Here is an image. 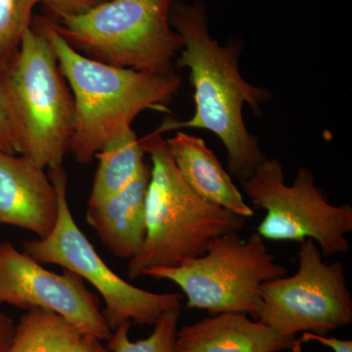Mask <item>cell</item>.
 Returning <instances> with one entry per match:
<instances>
[{"mask_svg": "<svg viewBox=\"0 0 352 352\" xmlns=\"http://www.w3.org/2000/svg\"><path fill=\"white\" fill-rule=\"evenodd\" d=\"M103 340L97 339L94 336L85 335L75 347L69 352H110L102 344Z\"/></svg>", "mask_w": 352, "mask_h": 352, "instance_id": "603a6c76", "label": "cell"}, {"mask_svg": "<svg viewBox=\"0 0 352 352\" xmlns=\"http://www.w3.org/2000/svg\"><path fill=\"white\" fill-rule=\"evenodd\" d=\"M258 320L273 330L296 338L300 333L327 336L352 322V298L340 261H324L314 241L300 243L298 268L261 289Z\"/></svg>", "mask_w": 352, "mask_h": 352, "instance_id": "9c48e42d", "label": "cell"}, {"mask_svg": "<svg viewBox=\"0 0 352 352\" xmlns=\"http://www.w3.org/2000/svg\"><path fill=\"white\" fill-rule=\"evenodd\" d=\"M170 23L182 38L177 67L189 69L196 110L186 122L166 119L155 133L162 135L179 129H207L226 146L229 173L240 182L248 179L266 157L258 138L245 126L243 106L248 104L261 117V104L270 100L271 92L254 87L241 75L242 41L235 39L221 46L210 36L204 1L175 2Z\"/></svg>", "mask_w": 352, "mask_h": 352, "instance_id": "6da1fadb", "label": "cell"}, {"mask_svg": "<svg viewBox=\"0 0 352 352\" xmlns=\"http://www.w3.org/2000/svg\"><path fill=\"white\" fill-rule=\"evenodd\" d=\"M179 317L180 308L164 312L154 324L151 335L138 342L129 338L131 323L122 324L107 340L108 349L113 352H179L176 340Z\"/></svg>", "mask_w": 352, "mask_h": 352, "instance_id": "e0dca14e", "label": "cell"}, {"mask_svg": "<svg viewBox=\"0 0 352 352\" xmlns=\"http://www.w3.org/2000/svg\"><path fill=\"white\" fill-rule=\"evenodd\" d=\"M48 176L56 190V223L46 237L25 241L23 251L39 263L56 264L92 285L103 298V314L112 331L124 323L154 326L164 312L182 307L180 294L152 293L113 272L72 214L67 198L68 177L63 166L50 168Z\"/></svg>", "mask_w": 352, "mask_h": 352, "instance_id": "52a82bcc", "label": "cell"}, {"mask_svg": "<svg viewBox=\"0 0 352 352\" xmlns=\"http://www.w3.org/2000/svg\"><path fill=\"white\" fill-rule=\"evenodd\" d=\"M300 340L302 344L309 342H319V344L332 349L333 352H352L351 340H340L337 338L315 335L312 333H302Z\"/></svg>", "mask_w": 352, "mask_h": 352, "instance_id": "44dd1931", "label": "cell"}, {"mask_svg": "<svg viewBox=\"0 0 352 352\" xmlns=\"http://www.w3.org/2000/svg\"><path fill=\"white\" fill-rule=\"evenodd\" d=\"M15 324L4 312L0 311V352L8 351L12 342Z\"/></svg>", "mask_w": 352, "mask_h": 352, "instance_id": "7402d4cb", "label": "cell"}, {"mask_svg": "<svg viewBox=\"0 0 352 352\" xmlns=\"http://www.w3.org/2000/svg\"><path fill=\"white\" fill-rule=\"evenodd\" d=\"M140 140L151 157V175L146 194V237L127 264L131 279L142 277L146 270L198 258L215 238L239 232L247 219L197 195L183 180L161 134L153 132Z\"/></svg>", "mask_w": 352, "mask_h": 352, "instance_id": "3957f363", "label": "cell"}, {"mask_svg": "<svg viewBox=\"0 0 352 352\" xmlns=\"http://www.w3.org/2000/svg\"><path fill=\"white\" fill-rule=\"evenodd\" d=\"M146 152L133 129L112 139L95 156L99 164L88 206H94L119 193L145 168Z\"/></svg>", "mask_w": 352, "mask_h": 352, "instance_id": "9a60e30c", "label": "cell"}, {"mask_svg": "<svg viewBox=\"0 0 352 352\" xmlns=\"http://www.w3.org/2000/svg\"><path fill=\"white\" fill-rule=\"evenodd\" d=\"M39 0H0V72L19 50L23 36L32 25Z\"/></svg>", "mask_w": 352, "mask_h": 352, "instance_id": "ac0fdd59", "label": "cell"}, {"mask_svg": "<svg viewBox=\"0 0 352 352\" xmlns=\"http://www.w3.org/2000/svg\"><path fill=\"white\" fill-rule=\"evenodd\" d=\"M240 182L252 205L266 212L258 227L263 239L298 243L310 239L323 256L349 252L346 236L352 231V208L329 203L327 195L315 184L311 170L300 168L288 185L281 163L265 159L251 177Z\"/></svg>", "mask_w": 352, "mask_h": 352, "instance_id": "ba28073f", "label": "cell"}, {"mask_svg": "<svg viewBox=\"0 0 352 352\" xmlns=\"http://www.w3.org/2000/svg\"><path fill=\"white\" fill-rule=\"evenodd\" d=\"M0 82L17 154L43 170L63 166L73 135L75 103L54 50L36 25L25 32Z\"/></svg>", "mask_w": 352, "mask_h": 352, "instance_id": "277c9868", "label": "cell"}, {"mask_svg": "<svg viewBox=\"0 0 352 352\" xmlns=\"http://www.w3.org/2000/svg\"><path fill=\"white\" fill-rule=\"evenodd\" d=\"M287 273L258 233L245 240L231 232L212 240L198 258L173 267L146 270L142 276L177 285L188 308L207 310L210 315L244 314L258 320L261 287Z\"/></svg>", "mask_w": 352, "mask_h": 352, "instance_id": "8992f818", "label": "cell"}, {"mask_svg": "<svg viewBox=\"0 0 352 352\" xmlns=\"http://www.w3.org/2000/svg\"><path fill=\"white\" fill-rule=\"evenodd\" d=\"M180 175L194 192L208 203L249 219L254 210L248 205L232 177L204 139L178 132L166 139Z\"/></svg>", "mask_w": 352, "mask_h": 352, "instance_id": "5bb4252c", "label": "cell"}, {"mask_svg": "<svg viewBox=\"0 0 352 352\" xmlns=\"http://www.w3.org/2000/svg\"><path fill=\"white\" fill-rule=\"evenodd\" d=\"M36 27L52 46L73 92L75 122L69 152L78 164L91 163L104 146L131 129L143 111L166 112L182 85L175 72L148 73L90 59L65 41L52 21L41 19Z\"/></svg>", "mask_w": 352, "mask_h": 352, "instance_id": "7a4b0ae2", "label": "cell"}, {"mask_svg": "<svg viewBox=\"0 0 352 352\" xmlns=\"http://www.w3.org/2000/svg\"><path fill=\"white\" fill-rule=\"evenodd\" d=\"M175 0H109L87 12L65 16L58 32L78 52L111 66L175 73L182 36L170 23Z\"/></svg>", "mask_w": 352, "mask_h": 352, "instance_id": "5b68a950", "label": "cell"}, {"mask_svg": "<svg viewBox=\"0 0 352 352\" xmlns=\"http://www.w3.org/2000/svg\"><path fill=\"white\" fill-rule=\"evenodd\" d=\"M0 305L20 309L50 310L85 335L108 340L109 327L100 300L85 281L69 270L52 272L11 243H0Z\"/></svg>", "mask_w": 352, "mask_h": 352, "instance_id": "30bf717a", "label": "cell"}, {"mask_svg": "<svg viewBox=\"0 0 352 352\" xmlns=\"http://www.w3.org/2000/svg\"><path fill=\"white\" fill-rule=\"evenodd\" d=\"M0 152L10 155L17 154L15 134H14L10 113H9L1 82H0Z\"/></svg>", "mask_w": 352, "mask_h": 352, "instance_id": "ffe728a7", "label": "cell"}, {"mask_svg": "<svg viewBox=\"0 0 352 352\" xmlns=\"http://www.w3.org/2000/svg\"><path fill=\"white\" fill-rule=\"evenodd\" d=\"M109 0H39L58 18L80 15Z\"/></svg>", "mask_w": 352, "mask_h": 352, "instance_id": "d6986e66", "label": "cell"}, {"mask_svg": "<svg viewBox=\"0 0 352 352\" xmlns=\"http://www.w3.org/2000/svg\"><path fill=\"white\" fill-rule=\"evenodd\" d=\"M179 352H302L300 340L286 337L247 314H220L177 331Z\"/></svg>", "mask_w": 352, "mask_h": 352, "instance_id": "7c38bea8", "label": "cell"}, {"mask_svg": "<svg viewBox=\"0 0 352 352\" xmlns=\"http://www.w3.org/2000/svg\"><path fill=\"white\" fill-rule=\"evenodd\" d=\"M57 217L56 190L43 168L21 155L0 152V224L44 238Z\"/></svg>", "mask_w": 352, "mask_h": 352, "instance_id": "8fae6325", "label": "cell"}, {"mask_svg": "<svg viewBox=\"0 0 352 352\" xmlns=\"http://www.w3.org/2000/svg\"><path fill=\"white\" fill-rule=\"evenodd\" d=\"M83 333L63 316L50 310H28L15 325L7 352H69Z\"/></svg>", "mask_w": 352, "mask_h": 352, "instance_id": "2e32d148", "label": "cell"}, {"mask_svg": "<svg viewBox=\"0 0 352 352\" xmlns=\"http://www.w3.org/2000/svg\"><path fill=\"white\" fill-rule=\"evenodd\" d=\"M151 166L124 190L94 206H88L87 222L102 244L120 259L131 261L140 252L146 237V194Z\"/></svg>", "mask_w": 352, "mask_h": 352, "instance_id": "4fadbf2b", "label": "cell"}]
</instances>
